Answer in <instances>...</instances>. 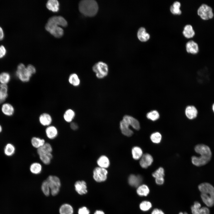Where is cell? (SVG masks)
Instances as JSON below:
<instances>
[{
  "label": "cell",
  "mask_w": 214,
  "mask_h": 214,
  "mask_svg": "<svg viewBox=\"0 0 214 214\" xmlns=\"http://www.w3.org/2000/svg\"><path fill=\"white\" fill-rule=\"evenodd\" d=\"M59 3L57 0H49L46 4V7L49 10L56 12L59 10Z\"/></svg>",
  "instance_id": "cell-26"
},
{
  "label": "cell",
  "mask_w": 214,
  "mask_h": 214,
  "mask_svg": "<svg viewBox=\"0 0 214 214\" xmlns=\"http://www.w3.org/2000/svg\"><path fill=\"white\" fill-rule=\"evenodd\" d=\"M140 159L139 164L142 168L144 169L150 166L153 161L152 156L147 153L143 154Z\"/></svg>",
  "instance_id": "cell-13"
},
{
  "label": "cell",
  "mask_w": 214,
  "mask_h": 214,
  "mask_svg": "<svg viewBox=\"0 0 214 214\" xmlns=\"http://www.w3.org/2000/svg\"><path fill=\"white\" fill-rule=\"evenodd\" d=\"M194 150L200 155L199 157L194 156L191 158V162L195 166H199L204 165L211 160L212 152L207 146L203 144H198L195 146Z\"/></svg>",
  "instance_id": "cell-1"
},
{
  "label": "cell",
  "mask_w": 214,
  "mask_h": 214,
  "mask_svg": "<svg viewBox=\"0 0 214 214\" xmlns=\"http://www.w3.org/2000/svg\"><path fill=\"white\" fill-rule=\"evenodd\" d=\"M26 67L32 75L36 73V70L35 67L33 65L29 64Z\"/></svg>",
  "instance_id": "cell-46"
},
{
  "label": "cell",
  "mask_w": 214,
  "mask_h": 214,
  "mask_svg": "<svg viewBox=\"0 0 214 214\" xmlns=\"http://www.w3.org/2000/svg\"><path fill=\"white\" fill-rule=\"evenodd\" d=\"M152 207L151 203L148 201H144L142 202L139 205L140 209L144 211L149 210Z\"/></svg>",
  "instance_id": "cell-41"
},
{
  "label": "cell",
  "mask_w": 214,
  "mask_h": 214,
  "mask_svg": "<svg viewBox=\"0 0 214 214\" xmlns=\"http://www.w3.org/2000/svg\"><path fill=\"white\" fill-rule=\"evenodd\" d=\"M122 119L125 120L135 130H138L140 128V123L139 121L132 116L128 115L124 116Z\"/></svg>",
  "instance_id": "cell-17"
},
{
  "label": "cell",
  "mask_w": 214,
  "mask_h": 214,
  "mask_svg": "<svg viewBox=\"0 0 214 214\" xmlns=\"http://www.w3.org/2000/svg\"><path fill=\"white\" fill-rule=\"evenodd\" d=\"M15 74L18 78L23 82L29 81L32 76L26 67L22 63L19 64L18 65Z\"/></svg>",
  "instance_id": "cell-5"
},
{
  "label": "cell",
  "mask_w": 214,
  "mask_h": 214,
  "mask_svg": "<svg viewBox=\"0 0 214 214\" xmlns=\"http://www.w3.org/2000/svg\"><path fill=\"white\" fill-rule=\"evenodd\" d=\"M187 51L193 54H197L199 51L198 44L194 41L191 40L188 41L186 44Z\"/></svg>",
  "instance_id": "cell-19"
},
{
  "label": "cell",
  "mask_w": 214,
  "mask_h": 214,
  "mask_svg": "<svg viewBox=\"0 0 214 214\" xmlns=\"http://www.w3.org/2000/svg\"><path fill=\"white\" fill-rule=\"evenodd\" d=\"M75 114L74 111L69 108L64 112L63 115V119L66 122L70 123L73 122L75 117Z\"/></svg>",
  "instance_id": "cell-25"
},
{
  "label": "cell",
  "mask_w": 214,
  "mask_h": 214,
  "mask_svg": "<svg viewBox=\"0 0 214 214\" xmlns=\"http://www.w3.org/2000/svg\"><path fill=\"white\" fill-rule=\"evenodd\" d=\"M201 197L204 203L209 207L214 205V187L208 182H203L198 186Z\"/></svg>",
  "instance_id": "cell-2"
},
{
  "label": "cell",
  "mask_w": 214,
  "mask_h": 214,
  "mask_svg": "<svg viewBox=\"0 0 214 214\" xmlns=\"http://www.w3.org/2000/svg\"><path fill=\"white\" fill-rule=\"evenodd\" d=\"M53 150V149L51 144L48 142H46L43 146L37 149V152L39 155L43 154L52 153Z\"/></svg>",
  "instance_id": "cell-24"
},
{
  "label": "cell",
  "mask_w": 214,
  "mask_h": 214,
  "mask_svg": "<svg viewBox=\"0 0 214 214\" xmlns=\"http://www.w3.org/2000/svg\"><path fill=\"white\" fill-rule=\"evenodd\" d=\"M179 214H188L186 212H185L183 213L182 212H180L179 213Z\"/></svg>",
  "instance_id": "cell-54"
},
{
  "label": "cell",
  "mask_w": 214,
  "mask_h": 214,
  "mask_svg": "<svg viewBox=\"0 0 214 214\" xmlns=\"http://www.w3.org/2000/svg\"><path fill=\"white\" fill-rule=\"evenodd\" d=\"M211 107L212 111L214 114V102L212 104Z\"/></svg>",
  "instance_id": "cell-53"
},
{
  "label": "cell",
  "mask_w": 214,
  "mask_h": 214,
  "mask_svg": "<svg viewBox=\"0 0 214 214\" xmlns=\"http://www.w3.org/2000/svg\"><path fill=\"white\" fill-rule=\"evenodd\" d=\"M45 29L51 35L56 38H60L64 34V30L60 26L47 23L45 26Z\"/></svg>",
  "instance_id": "cell-8"
},
{
  "label": "cell",
  "mask_w": 214,
  "mask_h": 214,
  "mask_svg": "<svg viewBox=\"0 0 214 214\" xmlns=\"http://www.w3.org/2000/svg\"><path fill=\"white\" fill-rule=\"evenodd\" d=\"M131 152L133 158L136 160L140 159L143 155L142 149L138 146L133 147L132 149Z\"/></svg>",
  "instance_id": "cell-33"
},
{
  "label": "cell",
  "mask_w": 214,
  "mask_h": 214,
  "mask_svg": "<svg viewBox=\"0 0 214 214\" xmlns=\"http://www.w3.org/2000/svg\"><path fill=\"white\" fill-rule=\"evenodd\" d=\"M45 142L44 139L37 136H33L31 140L32 146L37 150L43 146Z\"/></svg>",
  "instance_id": "cell-23"
},
{
  "label": "cell",
  "mask_w": 214,
  "mask_h": 214,
  "mask_svg": "<svg viewBox=\"0 0 214 214\" xmlns=\"http://www.w3.org/2000/svg\"><path fill=\"white\" fill-rule=\"evenodd\" d=\"M29 170L31 172L34 174H38L42 172L43 168L41 163L37 162L32 163L29 166Z\"/></svg>",
  "instance_id": "cell-20"
},
{
  "label": "cell",
  "mask_w": 214,
  "mask_h": 214,
  "mask_svg": "<svg viewBox=\"0 0 214 214\" xmlns=\"http://www.w3.org/2000/svg\"><path fill=\"white\" fill-rule=\"evenodd\" d=\"M74 186L76 191L80 195L85 194L87 192L86 183L84 180L76 181Z\"/></svg>",
  "instance_id": "cell-15"
},
{
  "label": "cell",
  "mask_w": 214,
  "mask_h": 214,
  "mask_svg": "<svg viewBox=\"0 0 214 214\" xmlns=\"http://www.w3.org/2000/svg\"><path fill=\"white\" fill-rule=\"evenodd\" d=\"M40 123L43 126L47 127L51 125L53 119L51 116L47 113H43L40 115L39 117Z\"/></svg>",
  "instance_id": "cell-12"
},
{
  "label": "cell",
  "mask_w": 214,
  "mask_h": 214,
  "mask_svg": "<svg viewBox=\"0 0 214 214\" xmlns=\"http://www.w3.org/2000/svg\"><path fill=\"white\" fill-rule=\"evenodd\" d=\"M151 141L155 144L159 143L162 139V136L161 134L158 132H155L151 134L150 136Z\"/></svg>",
  "instance_id": "cell-39"
},
{
  "label": "cell",
  "mask_w": 214,
  "mask_h": 214,
  "mask_svg": "<svg viewBox=\"0 0 214 214\" xmlns=\"http://www.w3.org/2000/svg\"><path fill=\"white\" fill-rule=\"evenodd\" d=\"M130 125L126 121L122 120L120 122V128L122 133L128 137L131 136L133 132L130 128Z\"/></svg>",
  "instance_id": "cell-16"
},
{
  "label": "cell",
  "mask_w": 214,
  "mask_h": 214,
  "mask_svg": "<svg viewBox=\"0 0 214 214\" xmlns=\"http://www.w3.org/2000/svg\"><path fill=\"white\" fill-rule=\"evenodd\" d=\"M94 214H105L104 212L102 211L97 210L96 211Z\"/></svg>",
  "instance_id": "cell-52"
},
{
  "label": "cell",
  "mask_w": 214,
  "mask_h": 214,
  "mask_svg": "<svg viewBox=\"0 0 214 214\" xmlns=\"http://www.w3.org/2000/svg\"><path fill=\"white\" fill-rule=\"evenodd\" d=\"M69 83L74 86H78L80 84V80L78 75L75 73L70 74L68 78Z\"/></svg>",
  "instance_id": "cell-31"
},
{
  "label": "cell",
  "mask_w": 214,
  "mask_h": 214,
  "mask_svg": "<svg viewBox=\"0 0 214 214\" xmlns=\"http://www.w3.org/2000/svg\"><path fill=\"white\" fill-rule=\"evenodd\" d=\"M2 130V128L1 126L0 125V133L1 132Z\"/></svg>",
  "instance_id": "cell-55"
},
{
  "label": "cell",
  "mask_w": 214,
  "mask_h": 214,
  "mask_svg": "<svg viewBox=\"0 0 214 214\" xmlns=\"http://www.w3.org/2000/svg\"><path fill=\"white\" fill-rule=\"evenodd\" d=\"M70 128L73 130H76L78 128V124L75 122H72L70 123Z\"/></svg>",
  "instance_id": "cell-48"
},
{
  "label": "cell",
  "mask_w": 214,
  "mask_h": 214,
  "mask_svg": "<svg viewBox=\"0 0 214 214\" xmlns=\"http://www.w3.org/2000/svg\"><path fill=\"white\" fill-rule=\"evenodd\" d=\"M185 113L188 118L190 119H193L197 117L198 111L195 106L189 105L186 108Z\"/></svg>",
  "instance_id": "cell-14"
},
{
  "label": "cell",
  "mask_w": 214,
  "mask_h": 214,
  "mask_svg": "<svg viewBox=\"0 0 214 214\" xmlns=\"http://www.w3.org/2000/svg\"><path fill=\"white\" fill-rule=\"evenodd\" d=\"M197 13L201 18L204 20L212 18L213 13L211 7L205 4H203L198 8Z\"/></svg>",
  "instance_id": "cell-7"
},
{
  "label": "cell",
  "mask_w": 214,
  "mask_h": 214,
  "mask_svg": "<svg viewBox=\"0 0 214 214\" xmlns=\"http://www.w3.org/2000/svg\"><path fill=\"white\" fill-rule=\"evenodd\" d=\"M147 119L152 121H155L160 117L158 112L156 110H154L148 112L146 115Z\"/></svg>",
  "instance_id": "cell-38"
},
{
  "label": "cell",
  "mask_w": 214,
  "mask_h": 214,
  "mask_svg": "<svg viewBox=\"0 0 214 214\" xmlns=\"http://www.w3.org/2000/svg\"><path fill=\"white\" fill-rule=\"evenodd\" d=\"M47 22L64 27H66L67 25V21L64 17L60 16H52L48 19Z\"/></svg>",
  "instance_id": "cell-10"
},
{
  "label": "cell",
  "mask_w": 214,
  "mask_h": 214,
  "mask_svg": "<svg viewBox=\"0 0 214 214\" xmlns=\"http://www.w3.org/2000/svg\"><path fill=\"white\" fill-rule=\"evenodd\" d=\"M201 207L200 203L198 202H195L193 205L191 206V209L192 214H198L199 210Z\"/></svg>",
  "instance_id": "cell-43"
},
{
  "label": "cell",
  "mask_w": 214,
  "mask_h": 214,
  "mask_svg": "<svg viewBox=\"0 0 214 214\" xmlns=\"http://www.w3.org/2000/svg\"><path fill=\"white\" fill-rule=\"evenodd\" d=\"M137 36L139 40L143 42L147 41L150 38L149 34L146 32L145 29L143 27H141L139 29Z\"/></svg>",
  "instance_id": "cell-22"
},
{
  "label": "cell",
  "mask_w": 214,
  "mask_h": 214,
  "mask_svg": "<svg viewBox=\"0 0 214 214\" xmlns=\"http://www.w3.org/2000/svg\"><path fill=\"white\" fill-rule=\"evenodd\" d=\"M152 175L155 179L163 178L164 176V169L161 167H159L153 173Z\"/></svg>",
  "instance_id": "cell-42"
},
{
  "label": "cell",
  "mask_w": 214,
  "mask_h": 214,
  "mask_svg": "<svg viewBox=\"0 0 214 214\" xmlns=\"http://www.w3.org/2000/svg\"><path fill=\"white\" fill-rule=\"evenodd\" d=\"M7 53V49L3 45H0V59L4 57L6 55Z\"/></svg>",
  "instance_id": "cell-44"
},
{
  "label": "cell",
  "mask_w": 214,
  "mask_h": 214,
  "mask_svg": "<svg viewBox=\"0 0 214 214\" xmlns=\"http://www.w3.org/2000/svg\"><path fill=\"white\" fill-rule=\"evenodd\" d=\"M59 212L60 214H73V210L71 205L68 204H65L60 207Z\"/></svg>",
  "instance_id": "cell-34"
},
{
  "label": "cell",
  "mask_w": 214,
  "mask_h": 214,
  "mask_svg": "<svg viewBox=\"0 0 214 214\" xmlns=\"http://www.w3.org/2000/svg\"><path fill=\"white\" fill-rule=\"evenodd\" d=\"M2 112L5 115L8 116H11L14 114L15 109L13 106L9 103L3 104L1 107Z\"/></svg>",
  "instance_id": "cell-21"
},
{
  "label": "cell",
  "mask_w": 214,
  "mask_h": 214,
  "mask_svg": "<svg viewBox=\"0 0 214 214\" xmlns=\"http://www.w3.org/2000/svg\"><path fill=\"white\" fill-rule=\"evenodd\" d=\"M92 70L97 78L101 79L107 75L108 68L106 64L103 62H99L93 66Z\"/></svg>",
  "instance_id": "cell-6"
},
{
  "label": "cell",
  "mask_w": 214,
  "mask_h": 214,
  "mask_svg": "<svg viewBox=\"0 0 214 214\" xmlns=\"http://www.w3.org/2000/svg\"><path fill=\"white\" fill-rule=\"evenodd\" d=\"M46 180L49 186L51 195L53 196L57 195L59 193L61 185L59 178L55 175H50Z\"/></svg>",
  "instance_id": "cell-4"
},
{
  "label": "cell",
  "mask_w": 214,
  "mask_h": 214,
  "mask_svg": "<svg viewBox=\"0 0 214 214\" xmlns=\"http://www.w3.org/2000/svg\"><path fill=\"white\" fill-rule=\"evenodd\" d=\"M15 151V148L13 144L8 143L5 146L4 153L6 155L11 156L14 154Z\"/></svg>",
  "instance_id": "cell-36"
},
{
  "label": "cell",
  "mask_w": 214,
  "mask_h": 214,
  "mask_svg": "<svg viewBox=\"0 0 214 214\" xmlns=\"http://www.w3.org/2000/svg\"><path fill=\"white\" fill-rule=\"evenodd\" d=\"M151 214H165L163 212L160 210L156 208L154 209Z\"/></svg>",
  "instance_id": "cell-50"
},
{
  "label": "cell",
  "mask_w": 214,
  "mask_h": 214,
  "mask_svg": "<svg viewBox=\"0 0 214 214\" xmlns=\"http://www.w3.org/2000/svg\"><path fill=\"white\" fill-rule=\"evenodd\" d=\"M108 173L106 169L97 167L93 170V177L95 180L97 182H103L106 180Z\"/></svg>",
  "instance_id": "cell-9"
},
{
  "label": "cell",
  "mask_w": 214,
  "mask_h": 214,
  "mask_svg": "<svg viewBox=\"0 0 214 214\" xmlns=\"http://www.w3.org/2000/svg\"><path fill=\"white\" fill-rule=\"evenodd\" d=\"M47 137L50 140H54L57 138L59 134L57 128L55 126L51 125L46 127L45 130Z\"/></svg>",
  "instance_id": "cell-11"
},
{
  "label": "cell",
  "mask_w": 214,
  "mask_h": 214,
  "mask_svg": "<svg viewBox=\"0 0 214 214\" xmlns=\"http://www.w3.org/2000/svg\"><path fill=\"white\" fill-rule=\"evenodd\" d=\"M156 183L158 185H161L164 182V179L163 178H156L155 179Z\"/></svg>",
  "instance_id": "cell-49"
},
{
  "label": "cell",
  "mask_w": 214,
  "mask_h": 214,
  "mask_svg": "<svg viewBox=\"0 0 214 214\" xmlns=\"http://www.w3.org/2000/svg\"><path fill=\"white\" fill-rule=\"evenodd\" d=\"M97 164L98 166L106 169L110 165V161L108 158L105 155H102L97 159Z\"/></svg>",
  "instance_id": "cell-28"
},
{
  "label": "cell",
  "mask_w": 214,
  "mask_h": 214,
  "mask_svg": "<svg viewBox=\"0 0 214 214\" xmlns=\"http://www.w3.org/2000/svg\"><path fill=\"white\" fill-rule=\"evenodd\" d=\"M182 33L184 36L188 38L192 37L195 34L192 26L190 24L187 25L185 26Z\"/></svg>",
  "instance_id": "cell-30"
},
{
  "label": "cell",
  "mask_w": 214,
  "mask_h": 214,
  "mask_svg": "<svg viewBox=\"0 0 214 214\" xmlns=\"http://www.w3.org/2000/svg\"><path fill=\"white\" fill-rule=\"evenodd\" d=\"M38 155L40 161L45 165L50 164L53 158L52 153L43 154Z\"/></svg>",
  "instance_id": "cell-29"
},
{
  "label": "cell",
  "mask_w": 214,
  "mask_h": 214,
  "mask_svg": "<svg viewBox=\"0 0 214 214\" xmlns=\"http://www.w3.org/2000/svg\"><path fill=\"white\" fill-rule=\"evenodd\" d=\"M136 192L140 196H147L150 193V189L147 185L143 184L138 187Z\"/></svg>",
  "instance_id": "cell-32"
},
{
  "label": "cell",
  "mask_w": 214,
  "mask_h": 214,
  "mask_svg": "<svg viewBox=\"0 0 214 214\" xmlns=\"http://www.w3.org/2000/svg\"><path fill=\"white\" fill-rule=\"evenodd\" d=\"M78 214H89V210L85 207H83L79 208L78 210Z\"/></svg>",
  "instance_id": "cell-47"
},
{
  "label": "cell",
  "mask_w": 214,
  "mask_h": 214,
  "mask_svg": "<svg viewBox=\"0 0 214 214\" xmlns=\"http://www.w3.org/2000/svg\"><path fill=\"white\" fill-rule=\"evenodd\" d=\"M4 34L3 28L0 26V41L2 40L4 38Z\"/></svg>",
  "instance_id": "cell-51"
},
{
  "label": "cell",
  "mask_w": 214,
  "mask_h": 214,
  "mask_svg": "<svg viewBox=\"0 0 214 214\" xmlns=\"http://www.w3.org/2000/svg\"><path fill=\"white\" fill-rule=\"evenodd\" d=\"M142 181V178L140 175H136L132 174L128 179L129 184L131 186L137 187L140 185Z\"/></svg>",
  "instance_id": "cell-18"
},
{
  "label": "cell",
  "mask_w": 214,
  "mask_h": 214,
  "mask_svg": "<svg viewBox=\"0 0 214 214\" xmlns=\"http://www.w3.org/2000/svg\"><path fill=\"white\" fill-rule=\"evenodd\" d=\"M8 95V86L7 84H0V104L5 101Z\"/></svg>",
  "instance_id": "cell-27"
},
{
  "label": "cell",
  "mask_w": 214,
  "mask_h": 214,
  "mask_svg": "<svg viewBox=\"0 0 214 214\" xmlns=\"http://www.w3.org/2000/svg\"><path fill=\"white\" fill-rule=\"evenodd\" d=\"M198 214H210V211L207 207H203L200 209Z\"/></svg>",
  "instance_id": "cell-45"
},
{
  "label": "cell",
  "mask_w": 214,
  "mask_h": 214,
  "mask_svg": "<svg viewBox=\"0 0 214 214\" xmlns=\"http://www.w3.org/2000/svg\"><path fill=\"white\" fill-rule=\"evenodd\" d=\"M180 3L178 1H175L170 7L171 12L173 14L179 15L181 14V11L180 9Z\"/></svg>",
  "instance_id": "cell-35"
},
{
  "label": "cell",
  "mask_w": 214,
  "mask_h": 214,
  "mask_svg": "<svg viewBox=\"0 0 214 214\" xmlns=\"http://www.w3.org/2000/svg\"><path fill=\"white\" fill-rule=\"evenodd\" d=\"M10 78V75L7 72H3L0 74L1 84H7L9 82Z\"/></svg>",
  "instance_id": "cell-37"
},
{
  "label": "cell",
  "mask_w": 214,
  "mask_h": 214,
  "mask_svg": "<svg viewBox=\"0 0 214 214\" xmlns=\"http://www.w3.org/2000/svg\"><path fill=\"white\" fill-rule=\"evenodd\" d=\"M78 8L80 12L84 15L92 16L97 13L98 6L94 0H83L79 2Z\"/></svg>",
  "instance_id": "cell-3"
},
{
  "label": "cell",
  "mask_w": 214,
  "mask_h": 214,
  "mask_svg": "<svg viewBox=\"0 0 214 214\" xmlns=\"http://www.w3.org/2000/svg\"><path fill=\"white\" fill-rule=\"evenodd\" d=\"M41 189L45 195L48 196L49 195L50 190L48 184L46 180H44L42 183Z\"/></svg>",
  "instance_id": "cell-40"
}]
</instances>
